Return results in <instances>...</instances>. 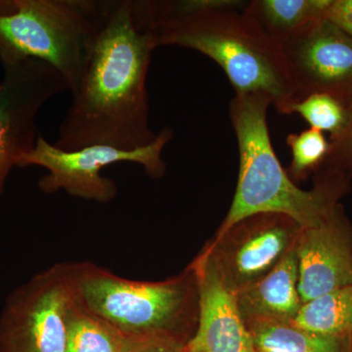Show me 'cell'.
<instances>
[{
  "mask_svg": "<svg viewBox=\"0 0 352 352\" xmlns=\"http://www.w3.org/2000/svg\"><path fill=\"white\" fill-rule=\"evenodd\" d=\"M100 18L73 101L54 145L76 151L91 145L135 150L156 140L149 126L147 76L157 46L134 0L100 1Z\"/></svg>",
  "mask_w": 352,
  "mask_h": 352,
  "instance_id": "6da1fadb",
  "label": "cell"
},
{
  "mask_svg": "<svg viewBox=\"0 0 352 352\" xmlns=\"http://www.w3.org/2000/svg\"><path fill=\"white\" fill-rule=\"evenodd\" d=\"M157 46L189 48L210 57L236 94H264L278 113L294 100L281 48L234 0L142 1Z\"/></svg>",
  "mask_w": 352,
  "mask_h": 352,
  "instance_id": "7a4b0ae2",
  "label": "cell"
},
{
  "mask_svg": "<svg viewBox=\"0 0 352 352\" xmlns=\"http://www.w3.org/2000/svg\"><path fill=\"white\" fill-rule=\"evenodd\" d=\"M264 94H235L229 108L239 148L240 166L232 205L217 237L241 220L259 214H283L302 228L321 223L339 205L351 171L327 160L314 188H298L284 170L271 143Z\"/></svg>",
  "mask_w": 352,
  "mask_h": 352,
  "instance_id": "3957f363",
  "label": "cell"
},
{
  "mask_svg": "<svg viewBox=\"0 0 352 352\" xmlns=\"http://www.w3.org/2000/svg\"><path fill=\"white\" fill-rule=\"evenodd\" d=\"M78 302L126 337L168 333L190 340L187 329L198 295L195 274L163 282L133 281L94 263H69Z\"/></svg>",
  "mask_w": 352,
  "mask_h": 352,
  "instance_id": "277c9868",
  "label": "cell"
},
{
  "mask_svg": "<svg viewBox=\"0 0 352 352\" xmlns=\"http://www.w3.org/2000/svg\"><path fill=\"white\" fill-rule=\"evenodd\" d=\"M94 0H0V62L38 60L75 89L99 18Z\"/></svg>",
  "mask_w": 352,
  "mask_h": 352,
  "instance_id": "5b68a950",
  "label": "cell"
},
{
  "mask_svg": "<svg viewBox=\"0 0 352 352\" xmlns=\"http://www.w3.org/2000/svg\"><path fill=\"white\" fill-rule=\"evenodd\" d=\"M173 138V129L164 127L156 140L146 147L122 150L107 145H91L76 151H64L38 136L36 144L17 160L16 166H41L48 171L39 180L44 193H56L64 190L69 195L85 200L108 203L118 194L116 183L104 177L101 170L113 164H140L151 177H161L166 171L162 154Z\"/></svg>",
  "mask_w": 352,
  "mask_h": 352,
  "instance_id": "8992f818",
  "label": "cell"
},
{
  "mask_svg": "<svg viewBox=\"0 0 352 352\" xmlns=\"http://www.w3.org/2000/svg\"><path fill=\"white\" fill-rule=\"evenodd\" d=\"M74 298L69 263L57 264L15 289L0 316V352H65Z\"/></svg>",
  "mask_w": 352,
  "mask_h": 352,
  "instance_id": "52a82bcc",
  "label": "cell"
},
{
  "mask_svg": "<svg viewBox=\"0 0 352 352\" xmlns=\"http://www.w3.org/2000/svg\"><path fill=\"white\" fill-rule=\"evenodd\" d=\"M302 227L283 214L241 220L205 250L222 284L234 296L267 275L296 247Z\"/></svg>",
  "mask_w": 352,
  "mask_h": 352,
  "instance_id": "ba28073f",
  "label": "cell"
},
{
  "mask_svg": "<svg viewBox=\"0 0 352 352\" xmlns=\"http://www.w3.org/2000/svg\"><path fill=\"white\" fill-rule=\"evenodd\" d=\"M0 80V194L17 160L38 139L36 117L46 102L71 90L59 72L38 60L2 65Z\"/></svg>",
  "mask_w": 352,
  "mask_h": 352,
  "instance_id": "9c48e42d",
  "label": "cell"
},
{
  "mask_svg": "<svg viewBox=\"0 0 352 352\" xmlns=\"http://www.w3.org/2000/svg\"><path fill=\"white\" fill-rule=\"evenodd\" d=\"M288 71L294 100L326 94L351 105L352 38L324 18L280 45ZM292 101V102H293Z\"/></svg>",
  "mask_w": 352,
  "mask_h": 352,
  "instance_id": "30bf717a",
  "label": "cell"
},
{
  "mask_svg": "<svg viewBox=\"0 0 352 352\" xmlns=\"http://www.w3.org/2000/svg\"><path fill=\"white\" fill-rule=\"evenodd\" d=\"M296 254L302 303L352 284V226L340 204L321 223L302 228Z\"/></svg>",
  "mask_w": 352,
  "mask_h": 352,
  "instance_id": "8fae6325",
  "label": "cell"
},
{
  "mask_svg": "<svg viewBox=\"0 0 352 352\" xmlns=\"http://www.w3.org/2000/svg\"><path fill=\"white\" fill-rule=\"evenodd\" d=\"M198 287V326L188 352H254L249 329L235 296L222 284L205 252L190 266Z\"/></svg>",
  "mask_w": 352,
  "mask_h": 352,
  "instance_id": "7c38bea8",
  "label": "cell"
},
{
  "mask_svg": "<svg viewBox=\"0 0 352 352\" xmlns=\"http://www.w3.org/2000/svg\"><path fill=\"white\" fill-rule=\"evenodd\" d=\"M245 323L278 321L291 323L302 307L298 293L296 247L263 279L235 295Z\"/></svg>",
  "mask_w": 352,
  "mask_h": 352,
  "instance_id": "4fadbf2b",
  "label": "cell"
},
{
  "mask_svg": "<svg viewBox=\"0 0 352 352\" xmlns=\"http://www.w3.org/2000/svg\"><path fill=\"white\" fill-rule=\"evenodd\" d=\"M332 0H254L244 12L278 45L286 43L314 23L327 18Z\"/></svg>",
  "mask_w": 352,
  "mask_h": 352,
  "instance_id": "5bb4252c",
  "label": "cell"
},
{
  "mask_svg": "<svg viewBox=\"0 0 352 352\" xmlns=\"http://www.w3.org/2000/svg\"><path fill=\"white\" fill-rule=\"evenodd\" d=\"M245 325L254 352H352V336L309 332L287 322L259 320Z\"/></svg>",
  "mask_w": 352,
  "mask_h": 352,
  "instance_id": "9a60e30c",
  "label": "cell"
},
{
  "mask_svg": "<svg viewBox=\"0 0 352 352\" xmlns=\"http://www.w3.org/2000/svg\"><path fill=\"white\" fill-rule=\"evenodd\" d=\"M291 323L309 332L352 336V284L303 303Z\"/></svg>",
  "mask_w": 352,
  "mask_h": 352,
  "instance_id": "2e32d148",
  "label": "cell"
},
{
  "mask_svg": "<svg viewBox=\"0 0 352 352\" xmlns=\"http://www.w3.org/2000/svg\"><path fill=\"white\" fill-rule=\"evenodd\" d=\"M124 336L76 300L69 309L65 352H122Z\"/></svg>",
  "mask_w": 352,
  "mask_h": 352,
  "instance_id": "e0dca14e",
  "label": "cell"
},
{
  "mask_svg": "<svg viewBox=\"0 0 352 352\" xmlns=\"http://www.w3.org/2000/svg\"><path fill=\"white\" fill-rule=\"evenodd\" d=\"M298 113L311 129L328 133L330 141L338 140L346 131L349 108L330 94H314L287 106L284 115Z\"/></svg>",
  "mask_w": 352,
  "mask_h": 352,
  "instance_id": "ac0fdd59",
  "label": "cell"
},
{
  "mask_svg": "<svg viewBox=\"0 0 352 352\" xmlns=\"http://www.w3.org/2000/svg\"><path fill=\"white\" fill-rule=\"evenodd\" d=\"M287 143L293 155L289 173L296 179H305L320 170L332 149L326 134L311 127L300 133L289 134Z\"/></svg>",
  "mask_w": 352,
  "mask_h": 352,
  "instance_id": "d6986e66",
  "label": "cell"
},
{
  "mask_svg": "<svg viewBox=\"0 0 352 352\" xmlns=\"http://www.w3.org/2000/svg\"><path fill=\"white\" fill-rule=\"evenodd\" d=\"M189 340L168 333L126 337L122 352H184Z\"/></svg>",
  "mask_w": 352,
  "mask_h": 352,
  "instance_id": "ffe728a7",
  "label": "cell"
},
{
  "mask_svg": "<svg viewBox=\"0 0 352 352\" xmlns=\"http://www.w3.org/2000/svg\"><path fill=\"white\" fill-rule=\"evenodd\" d=\"M349 108V126L342 138L336 141H330L332 149L329 159L352 173V102Z\"/></svg>",
  "mask_w": 352,
  "mask_h": 352,
  "instance_id": "44dd1931",
  "label": "cell"
},
{
  "mask_svg": "<svg viewBox=\"0 0 352 352\" xmlns=\"http://www.w3.org/2000/svg\"><path fill=\"white\" fill-rule=\"evenodd\" d=\"M327 18L352 38V0H332Z\"/></svg>",
  "mask_w": 352,
  "mask_h": 352,
  "instance_id": "7402d4cb",
  "label": "cell"
},
{
  "mask_svg": "<svg viewBox=\"0 0 352 352\" xmlns=\"http://www.w3.org/2000/svg\"><path fill=\"white\" fill-rule=\"evenodd\" d=\"M184 352H188V351H187V349H186V346H185Z\"/></svg>",
  "mask_w": 352,
  "mask_h": 352,
  "instance_id": "603a6c76",
  "label": "cell"
}]
</instances>
